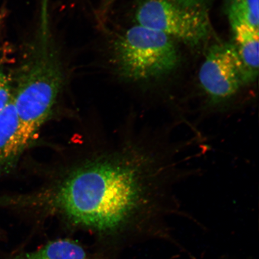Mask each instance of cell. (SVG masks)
<instances>
[{
	"label": "cell",
	"mask_w": 259,
	"mask_h": 259,
	"mask_svg": "<svg viewBox=\"0 0 259 259\" xmlns=\"http://www.w3.org/2000/svg\"><path fill=\"white\" fill-rule=\"evenodd\" d=\"M111 53L116 74L132 83H145L169 75L180 62L176 40L138 24L116 36Z\"/></svg>",
	"instance_id": "obj_3"
},
{
	"label": "cell",
	"mask_w": 259,
	"mask_h": 259,
	"mask_svg": "<svg viewBox=\"0 0 259 259\" xmlns=\"http://www.w3.org/2000/svg\"><path fill=\"white\" fill-rule=\"evenodd\" d=\"M233 45L244 66L250 83L258 76V29L243 24H231Z\"/></svg>",
	"instance_id": "obj_8"
},
{
	"label": "cell",
	"mask_w": 259,
	"mask_h": 259,
	"mask_svg": "<svg viewBox=\"0 0 259 259\" xmlns=\"http://www.w3.org/2000/svg\"><path fill=\"white\" fill-rule=\"evenodd\" d=\"M13 95L11 74L6 73L0 65V112L5 108Z\"/></svg>",
	"instance_id": "obj_10"
},
{
	"label": "cell",
	"mask_w": 259,
	"mask_h": 259,
	"mask_svg": "<svg viewBox=\"0 0 259 259\" xmlns=\"http://www.w3.org/2000/svg\"><path fill=\"white\" fill-rule=\"evenodd\" d=\"M135 19L137 24L192 48L201 46L211 34L208 0H141Z\"/></svg>",
	"instance_id": "obj_4"
},
{
	"label": "cell",
	"mask_w": 259,
	"mask_h": 259,
	"mask_svg": "<svg viewBox=\"0 0 259 259\" xmlns=\"http://www.w3.org/2000/svg\"><path fill=\"white\" fill-rule=\"evenodd\" d=\"M176 155L149 139L87 162L37 197H12L11 205L37 206L118 245L160 240L178 247L167 222L178 211L169 202Z\"/></svg>",
	"instance_id": "obj_1"
},
{
	"label": "cell",
	"mask_w": 259,
	"mask_h": 259,
	"mask_svg": "<svg viewBox=\"0 0 259 259\" xmlns=\"http://www.w3.org/2000/svg\"><path fill=\"white\" fill-rule=\"evenodd\" d=\"M11 77L19 135L22 144L29 146L53 111L64 83L63 65L51 28L48 0L40 1L33 37Z\"/></svg>",
	"instance_id": "obj_2"
},
{
	"label": "cell",
	"mask_w": 259,
	"mask_h": 259,
	"mask_svg": "<svg viewBox=\"0 0 259 259\" xmlns=\"http://www.w3.org/2000/svg\"><path fill=\"white\" fill-rule=\"evenodd\" d=\"M198 78L207 104L213 109L225 107L242 87L250 83L232 43L216 44L209 48Z\"/></svg>",
	"instance_id": "obj_5"
},
{
	"label": "cell",
	"mask_w": 259,
	"mask_h": 259,
	"mask_svg": "<svg viewBox=\"0 0 259 259\" xmlns=\"http://www.w3.org/2000/svg\"><path fill=\"white\" fill-rule=\"evenodd\" d=\"M24 151L12 95L8 104L0 112V177L14 169Z\"/></svg>",
	"instance_id": "obj_6"
},
{
	"label": "cell",
	"mask_w": 259,
	"mask_h": 259,
	"mask_svg": "<svg viewBox=\"0 0 259 259\" xmlns=\"http://www.w3.org/2000/svg\"><path fill=\"white\" fill-rule=\"evenodd\" d=\"M116 0H102L101 5L98 10V16L100 21L105 20L106 16L112 7Z\"/></svg>",
	"instance_id": "obj_11"
},
{
	"label": "cell",
	"mask_w": 259,
	"mask_h": 259,
	"mask_svg": "<svg viewBox=\"0 0 259 259\" xmlns=\"http://www.w3.org/2000/svg\"><path fill=\"white\" fill-rule=\"evenodd\" d=\"M4 259H107L69 238L54 239L32 251H17Z\"/></svg>",
	"instance_id": "obj_7"
},
{
	"label": "cell",
	"mask_w": 259,
	"mask_h": 259,
	"mask_svg": "<svg viewBox=\"0 0 259 259\" xmlns=\"http://www.w3.org/2000/svg\"><path fill=\"white\" fill-rule=\"evenodd\" d=\"M5 233L0 228V242L4 241L6 238Z\"/></svg>",
	"instance_id": "obj_12"
},
{
	"label": "cell",
	"mask_w": 259,
	"mask_h": 259,
	"mask_svg": "<svg viewBox=\"0 0 259 259\" xmlns=\"http://www.w3.org/2000/svg\"><path fill=\"white\" fill-rule=\"evenodd\" d=\"M259 0H225L230 24H243L258 29Z\"/></svg>",
	"instance_id": "obj_9"
}]
</instances>
